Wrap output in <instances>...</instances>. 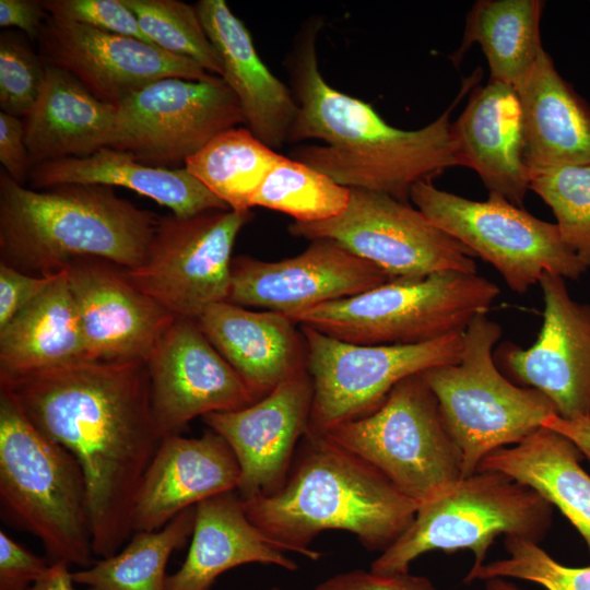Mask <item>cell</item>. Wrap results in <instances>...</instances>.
Listing matches in <instances>:
<instances>
[{"mask_svg":"<svg viewBox=\"0 0 590 590\" xmlns=\"http://www.w3.org/2000/svg\"><path fill=\"white\" fill-rule=\"evenodd\" d=\"M300 330L312 384L307 434L370 414L402 379L457 363L463 349V331L420 344L359 345L307 326Z\"/></svg>","mask_w":590,"mask_h":590,"instance_id":"11","label":"cell"},{"mask_svg":"<svg viewBox=\"0 0 590 590\" xmlns=\"http://www.w3.org/2000/svg\"><path fill=\"white\" fill-rule=\"evenodd\" d=\"M499 292L476 273L442 271L393 279L287 317L352 344H420L464 331L475 316L487 314Z\"/></svg>","mask_w":590,"mask_h":590,"instance_id":"6","label":"cell"},{"mask_svg":"<svg viewBox=\"0 0 590 590\" xmlns=\"http://www.w3.org/2000/svg\"><path fill=\"white\" fill-rule=\"evenodd\" d=\"M543 323L528 349L499 350L507 370L526 387L545 394L565 420H590V304L573 299L559 275L544 273Z\"/></svg>","mask_w":590,"mask_h":590,"instance_id":"18","label":"cell"},{"mask_svg":"<svg viewBox=\"0 0 590 590\" xmlns=\"http://www.w3.org/2000/svg\"><path fill=\"white\" fill-rule=\"evenodd\" d=\"M213 346L262 398L307 368L302 330L286 315L222 302L196 319Z\"/></svg>","mask_w":590,"mask_h":590,"instance_id":"24","label":"cell"},{"mask_svg":"<svg viewBox=\"0 0 590 590\" xmlns=\"http://www.w3.org/2000/svg\"><path fill=\"white\" fill-rule=\"evenodd\" d=\"M250 219V211L233 210L160 216L145 260L127 274L175 316L198 319L227 300L233 248Z\"/></svg>","mask_w":590,"mask_h":590,"instance_id":"13","label":"cell"},{"mask_svg":"<svg viewBox=\"0 0 590 590\" xmlns=\"http://www.w3.org/2000/svg\"><path fill=\"white\" fill-rule=\"evenodd\" d=\"M35 43L48 66L70 73L96 98L115 106L162 79L203 80L211 74L190 59L137 38L49 14Z\"/></svg>","mask_w":590,"mask_h":590,"instance_id":"17","label":"cell"},{"mask_svg":"<svg viewBox=\"0 0 590 590\" xmlns=\"http://www.w3.org/2000/svg\"><path fill=\"white\" fill-rule=\"evenodd\" d=\"M156 47L190 59L211 74L222 75L220 58L196 5L179 0H123Z\"/></svg>","mask_w":590,"mask_h":590,"instance_id":"35","label":"cell"},{"mask_svg":"<svg viewBox=\"0 0 590 590\" xmlns=\"http://www.w3.org/2000/svg\"><path fill=\"white\" fill-rule=\"evenodd\" d=\"M0 509L36 536L48 563L91 566L92 519L84 472L68 449L42 434L0 389Z\"/></svg>","mask_w":590,"mask_h":590,"instance_id":"5","label":"cell"},{"mask_svg":"<svg viewBox=\"0 0 590 590\" xmlns=\"http://www.w3.org/2000/svg\"><path fill=\"white\" fill-rule=\"evenodd\" d=\"M350 194L351 189L326 174L283 156L253 196L251 208L282 212L294 222L314 223L340 215L349 204Z\"/></svg>","mask_w":590,"mask_h":590,"instance_id":"34","label":"cell"},{"mask_svg":"<svg viewBox=\"0 0 590 590\" xmlns=\"http://www.w3.org/2000/svg\"><path fill=\"white\" fill-rule=\"evenodd\" d=\"M542 426L551 428L571 440L590 462V420H565L554 414L545 418Z\"/></svg>","mask_w":590,"mask_h":590,"instance_id":"45","label":"cell"},{"mask_svg":"<svg viewBox=\"0 0 590 590\" xmlns=\"http://www.w3.org/2000/svg\"><path fill=\"white\" fill-rule=\"evenodd\" d=\"M580 458L571 440L541 426L519 444L488 453L476 471L500 472L533 488L569 520L590 554V475Z\"/></svg>","mask_w":590,"mask_h":590,"instance_id":"29","label":"cell"},{"mask_svg":"<svg viewBox=\"0 0 590 590\" xmlns=\"http://www.w3.org/2000/svg\"><path fill=\"white\" fill-rule=\"evenodd\" d=\"M315 590H439L427 577L405 574H378L354 569L333 575Z\"/></svg>","mask_w":590,"mask_h":590,"instance_id":"41","label":"cell"},{"mask_svg":"<svg viewBox=\"0 0 590 590\" xmlns=\"http://www.w3.org/2000/svg\"><path fill=\"white\" fill-rule=\"evenodd\" d=\"M33 189L82 184L123 187L168 208L178 217L211 210H231L185 167L152 166L132 154L103 148L83 157H67L34 165L30 173Z\"/></svg>","mask_w":590,"mask_h":590,"instance_id":"27","label":"cell"},{"mask_svg":"<svg viewBox=\"0 0 590 590\" xmlns=\"http://www.w3.org/2000/svg\"><path fill=\"white\" fill-rule=\"evenodd\" d=\"M500 337V326L480 314L463 331L460 359L421 373L461 450L463 477L488 453L519 444L557 414L541 391L516 386L498 370L493 350Z\"/></svg>","mask_w":590,"mask_h":590,"instance_id":"7","label":"cell"},{"mask_svg":"<svg viewBox=\"0 0 590 590\" xmlns=\"http://www.w3.org/2000/svg\"><path fill=\"white\" fill-rule=\"evenodd\" d=\"M508 557L470 568L464 582L492 578L530 581L545 590H590V566L570 567L548 555L539 543L518 536H505Z\"/></svg>","mask_w":590,"mask_h":590,"instance_id":"37","label":"cell"},{"mask_svg":"<svg viewBox=\"0 0 590 590\" xmlns=\"http://www.w3.org/2000/svg\"><path fill=\"white\" fill-rule=\"evenodd\" d=\"M530 189L551 208L564 241L590 268V163L542 172L531 178Z\"/></svg>","mask_w":590,"mask_h":590,"instance_id":"36","label":"cell"},{"mask_svg":"<svg viewBox=\"0 0 590 590\" xmlns=\"http://www.w3.org/2000/svg\"><path fill=\"white\" fill-rule=\"evenodd\" d=\"M57 275H32L0 263V328L39 296Z\"/></svg>","mask_w":590,"mask_h":590,"instance_id":"42","label":"cell"},{"mask_svg":"<svg viewBox=\"0 0 590 590\" xmlns=\"http://www.w3.org/2000/svg\"><path fill=\"white\" fill-rule=\"evenodd\" d=\"M196 506L154 531H137L116 554L72 573L87 590H165L166 565L172 553L192 534Z\"/></svg>","mask_w":590,"mask_h":590,"instance_id":"33","label":"cell"},{"mask_svg":"<svg viewBox=\"0 0 590 590\" xmlns=\"http://www.w3.org/2000/svg\"><path fill=\"white\" fill-rule=\"evenodd\" d=\"M543 7L540 0L476 1L452 60L458 63L470 45L477 43L488 62L489 79L516 88L544 50L540 35Z\"/></svg>","mask_w":590,"mask_h":590,"instance_id":"31","label":"cell"},{"mask_svg":"<svg viewBox=\"0 0 590 590\" xmlns=\"http://www.w3.org/2000/svg\"><path fill=\"white\" fill-rule=\"evenodd\" d=\"M25 37L13 31L0 35V111L21 119L34 108L47 71V63Z\"/></svg>","mask_w":590,"mask_h":590,"instance_id":"38","label":"cell"},{"mask_svg":"<svg viewBox=\"0 0 590 590\" xmlns=\"http://www.w3.org/2000/svg\"><path fill=\"white\" fill-rule=\"evenodd\" d=\"M194 5L220 58L221 78L240 105L245 127L269 148H282L298 113L291 88L261 60L248 28L225 0H200Z\"/></svg>","mask_w":590,"mask_h":590,"instance_id":"22","label":"cell"},{"mask_svg":"<svg viewBox=\"0 0 590 590\" xmlns=\"http://www.w3.org/2000/svg\"><path fill=\"white\" fill-rule=\"evenodd\" d=\"M552 505L533 488L500 472L476 471L418 507L408 529L370 570L405 574L425 553L461 550L473 552L471 568H476L500 534L539 543L552 524Z\"/></svg>","mask_w":590,"mask_h":590,"instance_id":"8","label":"cell"},{"mask_svg":"<svg viewBox=\"0 0 590 590\" xmlns=\"http://www.w3.org/2000/svg\"><path fill=\"white\" fill-rule=\"evenodd\" d=\"M47 16L42 0H0V26L16 27L34 43Z\"/></svg>","mask_w":590,"mask_h":590,"instance_id":"44","label":"cell"},{"mask_svg":"<svg viewBox=\"0 0 590 590\" xmlns=\"http://www.w3.org/2000/svg\"><path fill=\"white\" fill-rule=\"evenodd\" d=\"M28 421L68 449L85 475L94 555L128 541L143 475L163 438L146 361H80L0 377Z\"/></svg>","mask_w":590,"mask_h":590,"instance_id":"1","label":"cell"},{"mask_svg":"<svg viewBox=\"0 0 590 590\" xmlns=\"http://www.w3.org/2000/svg\"><path fill=\"white\" fill-rule=\"evenodd\" d=\"M239 125L245 126L240 105L221 76L166 78L116 105L108 148L165 167L185 163L216 134Z\"/></svg>","mask_w":590,"mask_h":590,"instance_id":"14","label":"cell"},{"mask_svg":"<svg viewBox=\"0 0 590 590\" xmlns=\"http://www.w3.org/2000/svg\"><path fill=\"white\" fill-rule=\"evenodd\" d=\"M146 365L153 413L163 436L178 434L198 416L239 410L261 399L196 319L176 317Z\"/></svg>","mask_w":590,"mask_h":590,"instance_id":"15","label":"cell"},{"mask_svg":"<svg viewBox=\"0 0 590 590\" xmlns=\"http://www.w3.org/2000/svg\"><path fill=\"white\" fill-rule=\"evenodd\" d=\"M239 479L233 450L212 429L197 438L164 435L134 498L133 532L162 529L184 510L237 491Z\"/></svg>","mask_w":590,"mask_h":590,"instance_id":"21","label":"cell"},{"mask_svg":"<svg viewBox=\"0 0 590 590\" xmlns=\"http://www.w3.org/2000/svg\"><path fill=\"white\" fill-rule=\"evenodd\" d=\"M459 165L477 173L488 193L522 208L531 176L523 158L521 110L514 86L495 81L473 91L451 123Z\"/></svg>","mask_w":590,"mask_h":590,"instance_id":"23","label":"cell"},{"mask_svg":"<svg viewBox=\"0 0 590 590\" xmlns=\"http://www.w3.org/2000/svg\"><path fill=\"white\" fill-rule=\"evenodd\" d=\"M85 359L78 307L63 270L0 328V377Z\"/></svg>","mask_w":590,"mask_h":590,"instance_id":"30","label":"cell"},{"mask_svg":"<svg viewBox=\"0 0 590 590\" xmlns=\"http://www.w3.org/2000/svg\"><path fill=\"white\" fill-rule=\"evenodd\" d=\"M288 232L310 241L335 240L393 279L442 271L476 273V256L468 247L417 208L381 192L351 189L340 215L314 223L293 222Z\"/></svg>","mask_w":590,"mask_h":590,"instance_id":"12","label":"cell"},{"mask_svg":"<svg viewBox=\"0 0 590 590\" xmlns=\"http://www.w3.org/2000/svg\"><path fill=\"white\" fill-rule=\"evenodd\" d=\"M269 590H282V589L279 588V587H272V588H270Z\"/></svg>","mask_w":590,"mask_h":590,"instance_id":"48","label":"cell"},{"mask_svg":"<svg viewBox=\"0 0 590 590\" xmlns=\"http://www.w3.org/2000/svg\"><path fill=\"white\" fill-rule=\"evenodd\" d=\"M74 585L69 564L57 562L50 564L47 571L27 590H75Z\"/></svg>","mask_w":590,"mask_h":590,"instance_id":"46","label":"cell"},{"mask_svg":"<svg viewBox=\"0 0 590 590\" xmlns=\"http://www.w3.org/2000/svg\"><path fill=\"white\" fill-rule=\"evenodd\" d=\"M0 162L3 170L24 185L33 167L25 141L24 120L0 111Z\"/></svg>","mask_w":590,"mask_h":590,"instance_id":"43","label":"cell"},{"mask_svg":"<svg viewBox=\"0 0 590 590\" xmlns=\"http://www.w3.org/2000/svg\"><path fill=\"white\" fill-rule=\"evenodd\" d=\"M250 521L283 552L311 560L327 530L352 533L368 551L384 552L411 524L418 506L371 464L330 441L305 434L276 493L244 499Z\"/></svg>","mask_w":590,"mask_h":590,"instance_id":"3","label":"cell"},{"mask_svg":"<svg viewBox=\"0 0 590 590\" xmlns=\"http://www.w3.org/2000/svg\"><path fill=\"white\" fill-rule=\"evenodd\" d=\"M87 361H148L177 316L139 290L123 267L80 257L66 267Z\"/></svg>","mask_w":590,"mask_h":590,"instance_id":"19","label":"cell"},{"mask_svg":"<svg viewBox=\"0 0 590 590\" xmlns=\"http://www.w3.org/2000/svg\"><path fill=\"white\" fill-rule=\"evenodd\" d=\"M49 565L0 531V590H27Z\"/></svg>","mask_w":590,"mask_h":590,"instance_id":"40","label":"cell"},{"mask_svg":"<svg viewBox=\"0 0 590 590\" xmlns=\"http://www.w3.org/2000/svg\"><path fill=\"white\" fill-rule=\"evenodd\" d=\"M515 90L531 178L548 169L590 163V107L556 71L545 50Z\"/></svg>","mask_w":590,"mask_h":590,"instance_id":"25","label":"cell"},{"mask_svg":"<svg viewBox=\"0 0 590 590\" xmlns=\"http://www.w3.org/2000/svg\"><path fill=\"white\" fill-rule=\"evenodd\" d=\"M23 120L34 166L108 148L115 132L116 106L96 98L70 73L47 64L40 95Z\"/></svg>","mask_w":590,"mask_h":590,"instance_id":"28","label":"cell"},{"mask_svg":"<svg viewBox=\"0 0 590 590\" xmlns=\"http://www.w3.org/2000/svg\"><path fill=\"white\" fill-rule=\"evenodd\" d=\"M410 200L434 225L491 263L518 294L538 284L544 273L576 280L588 269L556 223L542 221L499 194L473 201L422 181L412 188Z\"/></svg>","mask_w":590,"mask_h":590,"instance_id":"10","label":"cell"},{"mask_svg":"<svg viewBox=\"0 0 590 590\" xmlns=\"http://www.w3.org/2000/svg\"><path fill=\"white\" fill-rule=\"evenodd\" d=\"M250 563L298 568L250 521L237 491L219 494L196 506L188 554L166 577L165 590H210L220 575Z\"/></svg>","mask_w":590,"mask_h":590,"instance_id":"26","label":"cell"},{"mask_svg":"<svg viewBox=\"0 0 590 590\" xmlns=\"http://www.w3.org/2000/svg\"><path fill=\"white\" fill-rule=\"evenodd\" d=\"M312 401L307 368L300 369L255 403L202 417L233 450L243 499L269 496L284 485L305 435Z\"/></svg>","mask_w":590,"mask_h":590,"instance_id":"20","label":"cell"},{"mask_svg":"<svg viewBox=\"0 0 590 590\" xmlns=\"http://www.w3.org/2000/svg\"><path fill=\"white\" fill-rule=\"evenodd\" d=\"M486 590H522L505 578H492L485 580Z\"/></svg>","mask_w":590,"mask_h":590,"instance_id":"47","label":"cell"},{"mask_svg":"<svg viewBox=\"0 0 590 590\" xmlns=\"http://www.w3.org/2000/svg\"><path fill=\"white\" fill-rule=\"evenodd\" d=\"M282 157L246 127H234L216 134L184 165L231 210L247 212L253 196Z\"/></svg>","mask_w":590,"mask_h":590,"instance_id":"32","label":"cell"},{"mask_svg":"<svg viewBox=\"0 0 590 590\" xmlns=\"http://www.w3.org/2000/svg\"><path fill=\"white\" fill-rule=\"evenodd\" d=\"M393 280L386 271L332 239H315L302 253L279 261L233 258L228 303L292 316L352 297Z\"/></svg>","mask_w":590,"mask_h":590,"instance_id":"16","label":"cell"},{"mask_svg":"<svg viewBox=\"0 0 590 590\" xmlns=\"http://www.w3.org/2000/svg\"><path fill=\"white\" fill-rule=\"evenodd\" d=\"M318 435L371 464L418 507L463 479L461 450L421 374L398 382L370 414Z\"/></svg>","mask_w":590,"mask_h":590,"instance_id":"9","label":"cell"},{"mask_svg":"<svg viewBox=\"0 0 590 590\" xmlns=\"http://www.w3.org/2000/svg\"><path fill=\"white\" fill-rule=\"evenodd\" d=\"M42 2L47 13L55 19L133 37L153 45L143 33L135 14L123 0H42Z\"/></svg>","mask_w":590,"mask_h":590,"instance_id":"39","label":"cell"},{"mask_svg":"<svg viewBox=\"0 0 590 590\" xmlns=\"http://www.w3.org/2000/svg\"><path fill=\"white\" fill-rule=\"evenodd\" d=\"M158 219L113 187L66 184L38 190L0 173V263L23 273L56 274L80 257L138 268Z\"/></svg>","mask_w":590,"mask_h":590,"instance_id":"4","label":"cell"},{"mask_svg":"<svg viewBox=\"0 0 590 590\" xmlns=\"http://www.w3.org/2000/svg\"><path fill=\"white\" fill-rule=\"evenodd\" d=\"M322 25L317 17L303 24L285 66L298 106L288 142L319 140L323 144L298 146L290 157L349 189L381 192L408 202L416 184L432 182L459 165L450 114L474 83V75L433 122L416 130L399 129L388 125L370 104L324 80L317 54Z\"/></svg>","mask_w":590,"mask_h":590,"instance_id":"2","label":"cell"}]
</instances>
